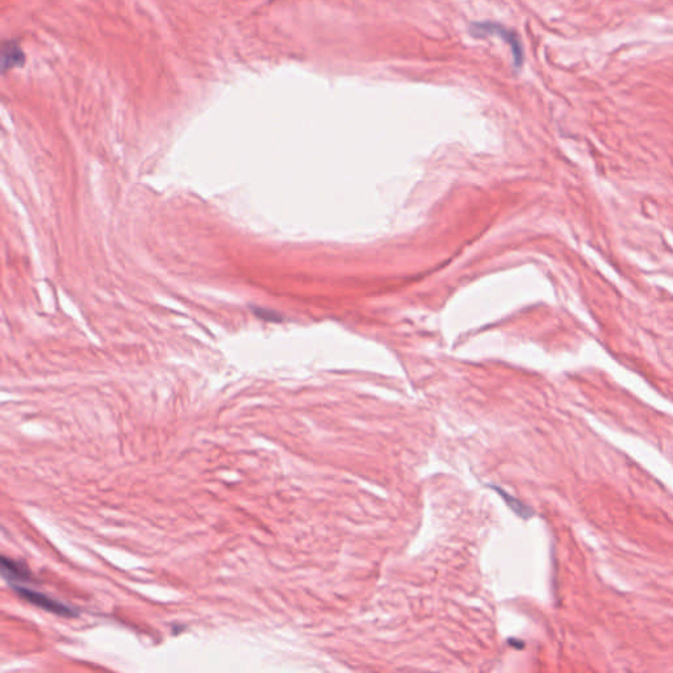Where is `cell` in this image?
<instances>
[{
    "instance_id": "6da1fadb",
    "label": "cell",
    "mask_w": 673,
    "mask_h": 673,
    "mask_svg": "<svg viewBox=\"0 0 673 673\" xmlns=\"http://www.w3.org/2000/svg\"><path fill=\"white\" fill-rule=\"evenodd\" d=\"M9 587L12 588L21 598H24L26 601L35 605L37 608H41L46 612L57 614L60 617H66V618H73V617L77 615L75 610L73 608H70L69 605L60 603V601L54 600L52 597L45 595L43 592H38L35 589L26 587L24 584L15 583V584H9Z\"/></svg>"
},
{
    "instance_id": "7a4b0ae2",
    "label": "cell",
    "mask_w": 673,
    "mask_h": 673,
    "mask_svg": "<svg viewBox=\"0 0 673 673\" xmlns=\"http://www.w3.org/2000/svg\"><path fill=\"white\" fill-rule=\"evenodd\" d=\"M471 35L475 37H485V36H499L505 43H508L513 53V62L517 68H521L524 63V48L521 40L516 32L507 29L505 26L494 23H476L472 24L471 28Z\"/></svg>"
},
{
    "instance_id": "3957f363",
    "label": "cell",
    "mask_w": 673,
    "mask_h": 673,
    "mask_svg": "<svg viewBox=\"0 0 673 673\" xmlns=\"http://www.w3.org/2000/svg\"><path fill=\"white\" fill-rule=\"evenodd\" d=\"M1 575L3 578L9 581V584L14 583H32L33 576L28 567L24 566L21 561H14L7 556L1 558Z\"/></svg>"
},
{
    "instance_id": "277c9868",
    "label": "cell",
    "mask_w": 673,
    "mask_h": 673,
    "mask_svg": "<svg viewBox=\"0 0 673 673\" xmlns=\"http://www.w3.org/2000/svg\"><path fill=\"white\" fill-rule=\"evenodd\" d=\"M23 57V52L20 51L16 43L7 41L3 46V68L4 70L7 68H14L16 65H20Z\"/></svg>"
},
{
    "instance_id": "5b68a950",
    "label": "cell",
    "mask_w": 673,
    "mask_h": 673,
    "mask_svg": "<svg viewBox=\"0 0 673 673\" xmlns=\"http://www.w3.org/2000/svg\"><path fill=\"white\" fill-rule=\"evenodd\" d=\"M496 491L500 493L501 496H502V499L507 501V504L509 505L512 509L514 510V512L517 513L518 516H521V517L524 518L531 517V514H533V510L530 509L529 507H526L525 504H522L521 501L517 500V499H514V497H512V496L508 494V493L502 492V491L499 489V488H496Z\"/></svg>"
}]
</instances>
